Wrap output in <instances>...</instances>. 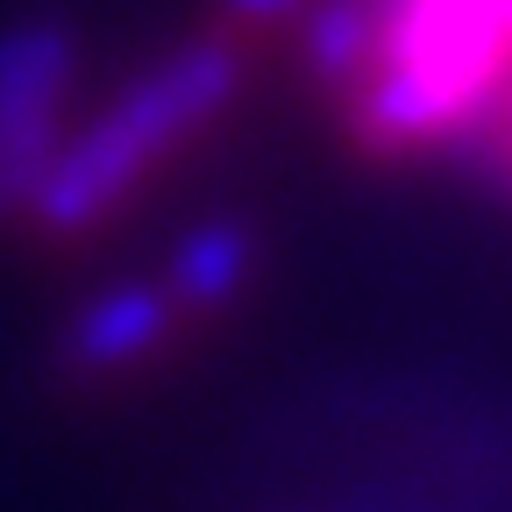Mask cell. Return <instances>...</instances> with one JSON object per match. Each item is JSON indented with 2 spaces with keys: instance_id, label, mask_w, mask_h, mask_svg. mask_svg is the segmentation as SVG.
Returning <instances> with one entry per match:
<instances>
[{
  "instance_id": "1",
  "label": "cell",
  "mask_w": 512,
  "mask_h": 512,
  "mask_svg": "<svg viewBox=\"0 0 512 512\" xmlns=\"http://www.w3.org/2000/svg\"><path fill=\"white\" fill-rule=\"evenodd\" d=\"M313 79L377 164L512 143V0H313Z\"/></svg>"
}]
</instances>
